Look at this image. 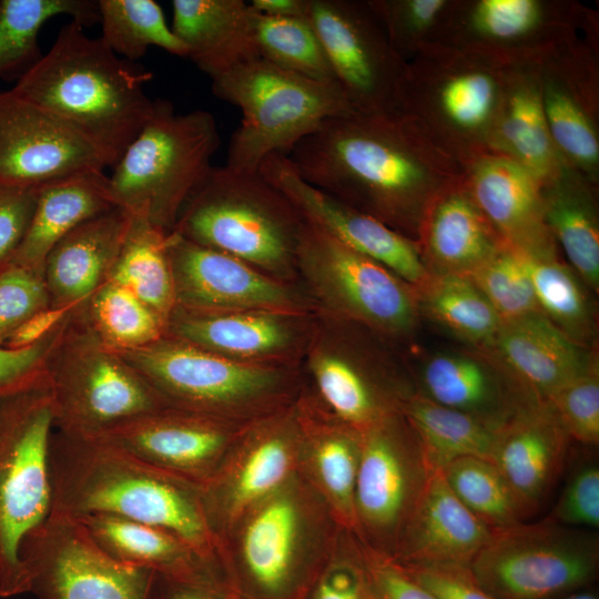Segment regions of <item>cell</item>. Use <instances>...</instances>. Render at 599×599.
I'll use <instances>...</instances> for the list:
<instances>
[{"instance_id": "obj_1", "label": "cell", "mask_w": 599, "mask_h": 599, "mask_svg": "<svg viewBox=\"0 0 599 599\" xmlns=\"http://www.w3.org/2000/svg\"><path fill=\"white\" fill-rule=\"evenodd\" d=\"M285 155L309 184L414 241L430 201L464 174L403 114L327 119Z\"/></svg>"}, {"instance_id": "obj_2", "label": "cell", "mask_w": 599, "mask_h": 599, "mask_svg": "<svg viewBox=\"0 0 599 599\" xmlns=\"http://www.w3.org/2000/svg\"><path fill=\"white\" fill-rule=\"evenodd\" d=\"M49 468L50 514L74 519L102 514L158 526L219 564L200 485L144 463L103 439L70 436L55 429L50 440Z\"/></svg>"}, {"instance_id": "obj_3", "label": "cell", "mask_w": 599, "mask_h": 599, "mask_svg": "<svg viewBox=\"0 0 599 599\" xmlns=\"http://www.w3.org/2000/svg\"><path fill=\"white\" fill-rule=\"evenodd\" d=\"M329 507L296 473L216 538L232 599H305L341 530Z\"/></svg>"}, {"instance_id": "obj_4", "label": "cell", "mask_w": 599, "mask_h": 599, "mask_svg": "<svg viewBox=\"0 0 599 599\" xmlns=\"http://www.w3.org/2000/svg\"><path fill=\"white\" fill-rule=\"evenodd\" d=\"M151 78L70 20L12 90L81 133L112 169L153 111Z\"/></svg>"}, {"instance_id": "obj_5", "label": "cell", "mask_w": 599, "mask_h": 599, "mask_svg": "<svg viewBox=\"0 0 599 599\" xmlns=\"http://www.w3.org/2000/svg\"><path fill=\"white\" fill-rule=\"evenodd\" d=\"M510 63L438 43L407 61L400 114L464 167L491 152Z\"/></svg>"}, {"instance_id": "obj_6", "label": "cell", "mask_w": 599, "mask_h": 599, "mask_svg": "<svg viewBox=\"0 0 599 599\" xmlns=\"http://www.w3.org/2000/svg\"><path fill=\"white\" fill-rule=\"evenodd\" d=\"M115 352L170 406L235 423L251 424L278 413L301 395L282 368L235 361L167 335Z\"/></svg>"}, {"instance_id": "obj_7", "label": "cell", "mask_w": 599, "mask_h": 599, "mask_svg": "<svg viewBox=\"0 0 599 599\" xmlns=\"http://www.w3.org/2000/svg\"><path fill=\"white\" fill-rule=\"evenodd\" d=\"M220 144L210 112L179 114L170 102L154 101L151 115L108 175L114 205L172 232L184 204L212 170Z\"/></svg>"}, {"instance_id": "obj_8", "label": "cell", "mask_w": 599, "mask_h": 599, "mask_svg": "<svg viewBox=\"0 0 599 599\" xmlns=\"http://www.w3.org/2000/svg\"><path fill=\"white\" fill-rule=\"evenodd\" d=\"M212 91L241 109L225 166L258 172L274 153L287 154L327 119L353 113L335 82L314 81L261 58L212 79Z\"/></svg>"}, {"instance_id": "obj_9", "label": "cell", "mask_w": 599, "mask_h": 599, "mask_svg": "<svg viewBox=\"0 0 599 599\" xmlns=\"http://www.w3.org/2000/svg\"><path fill=\"white\" fill-rule=\"evenodd\" d=\"M304 220L258 172L213 166L172 232L250 265L277 270L295 258Z\"/></svg>"}, {"instance_id": "obj_10", "label": "cell", "mask_w": 599, "mask_h": 599, "mask_svg": "<svg viewBox=\"0 0 599 599\" xmlns=\"http://www.w3.org/2000/svg\"><path fill=\"white\" fill-rule=\"evenodd\" d=\"M54 429L47 375L0 396V597L29 592L23 539L50 515Z\"/></svg>"}, {"instance_id": "obj_11", "label": "cell", "mask_w": 599, "mask_h": 599, "mask_svg": "<svg viewBox=\"0 0 599 599\" xmlns=\"http://www.w3.org/2000/svg\"><path fill=\"white\" fill-rule=\"evenodd\" d=\"M45 375L54 429L70 436L97 438L170 406L74 311L49 355Z\"/></svg>"}, {"instance_id": "obj_12", "label": "cell", "mask_w": 599, "mask_h": 599, "mask_svg": "<svg viewBox=\"0 0 599 599\" xmlns=\"http://www.w3.org/2000/svg\"><path fill=\"white\" fill-rule=\"evenodd\" d=\"M598 569V535L549 517L493 529L469 565L474 579L495 599H555L588 588Z\"/></svg>"}, {"instance_id": "obj_13", "label": "cell", "mask_w": 599, "mask_h": 599, "mask_svg": "<svg viewBox=\"0 0 599 599\" xmlns=\"http://www.w3.org/2000/svg\"><path fill=\"white\" fill-rule=\"evenodd\" d=\"M359 433L353 535L392 558L435 469L399 410Z\"/></svg>"}, {"instance_id": "obj_14", "label": "cell", "mask_w": 599, "mask_h": 599, "mask_svg": "<svg viewBox=\"0 0 599 599\" xmlns=\"http://www.w3.org/2000/svg\"><path fill=\"white\" fill-rule=\"evenodd\" d=\"M588 32L598 14L577 1L451 0L432 43L520 63Z\"/></svg>"}, {"instance_id": "obj_15", "label": "cell", "mask_w": 599, "mask_h": 599, "mask_svg": "<svg viewBox=\"0 0 599 599\" xmlns=\"http://www.w3.org/2000/svg\"><path fill=\"white\" fill-rule=\"evenodd\" d=\"M306 18L353 111L400 114L407 60L394 49L367 0H308Z\"/></svg>"}, {"instance_id": "obj_16", "label": "cell", "mask_w": 599, "mask_h": 599, "mask_svg": "<svg viewBox=\"0 0 599 599\" xmlns=\"http://www.w3.org/2000/svg\"><path fill=\"white\" fill-rule=\"evenodd\" d=\"M29 592L39 599H152L156 575L105 554L73 518L50 514L22 541Z\"/></svg>"}, {"instance_id": "obj_17", "label": "cell", "mask_w": 599, "mask_h": 599, "mask_svg": "<svg viewBox=\"0 0 599 599\" xmlns=\"http://www.w3.org/2000/svg\"><path fill=\"white\" fill-rule=\"evenodd\" d=\"M298 451L295 404L244 428L201 485L203 511L215 545L244 511L297 473Z\"/></svg>"}, {"instance_id": "obj_18", "label": "cell", "mask_w": 599, "mask_h": 599, "mask_svg": "<svg viewBox=\"0 0 599 599\" xmlns=\"http://www.w3.org/2000/svg\"><path fill=\"white\" fill-rule=\"evenodd\" d=\"M295 258L318 294L343 313L387 332L414 324L415 301L404 281L305 221Z\"/></svg>"}, {"instance_id": "obj_19", "label": "cell", "mask_w": 599, "mask_h": 599, "mask_svg": "<svg viewBox=\"0 0 599 599\" xmlns=\"http://www.w3.org/2000/svg\"><path fill=\"white\" fill-rule=\"evenodd\" d=\"M599 32L580 33L538 59L542 106L565 165L599 182Z\"/></svg>"}, {"instance_id": "obj_20", "label": "cell", "mask_w": 599, "mask_h": 599, "mask_svg": "<svg viewBox=\"0 0 599 599\" xmlns=\"http://www.w3.org/2000/svg\"><path fill=\"white\" fill-rule=\"evenodd\" d=\"M110 167L81 133L12 89L0 91V182L39 187Z\"/></svg>"}, {"instance_id": "obj_21", "label": "cell", "mask_w": 599, "mask_h": 599, "mask_svg": "<svg viewBox=\"0 0 599 599\" xmlns=\"http://www.w3.org/2000/svg\"><path fill=\"white\" fill-rule=\"evenodd\" d=\"M302 219L351 250L377 262L402 281L423 286L430 274L416 241L302 179L287 156L274 153L258 169Z\"/></svg>"}, {"instance_id": "obj_22", "label": "cell", "mask_w": 599, "mask_h": 599, "mask_svg": "<svg viewBox=\"0 0 599 599\" xmlns=\"http://www.w3.org/2000/svg\"><path fill=\"white\" fill-rule=\"evenodd\" d=\"M247 425L167 406L97 438L201 486Z\"/></svg>"}, {"instance_id": "obj_23", "label": "cell", "mask_w": 599, "mask_h": 599, "mask_svg": "<svg viewBox=\"0 0 599 599\" xmlns=\"http://www.w3.org/2000/svg\"><path fill=\"white\" fill-rule=\"evenodd\" d=\"M169 260L177 307L195 312L290 313L297 298L284 286L229 254L169 233Z\"/></svg>"}, {"instance_id": "obj_24", "label": "cell", "mask_w": 599, "mask_h": 599, "mask_svg": "<svg viewBox=\"0 0 599 599\" xmlns=\"http://www.w3.org/2000/svg\"><path fill=\"white\" fill-rule=\"evenodd\" d=\"M567 443L545 402L519 408L500 426L490 460L508 484L522 519L539 510L555 488Z\"/></svg>"}, {"instance_id": "obj_25", "label": "cell", "mask_w": 599, "mask_h": 599, "mask_svg": "<svg viewBox=\"0 0 599 599\" xmlns=\"http://www.w3.org/2000/svg\"><path fill=\"white\" fill-rule=\"evenodd\" d=\"M463 170L474 202L506 245L526 251L556 246L544 222L542 184L531 172L494 152Z\"/></svg>"}, {"instance_id": "obj_26", "label": "cell", "mask_w": 599, "mask_h": 599, "mask_svg": "<svg viewBox=\"0 0 599 599\" xmlns=\"http://www.w3.org/2000/svg\"><path fill=\"white\" fill-rule=\"evenodd\" d=\"M491 534L434 470L392 559L404 568L469 567Z\"/></svg>"}, {"instance_id": "obj_27", "label": "cell", "mask_w": 599, "mask_h": 599, "mask_svg": "<svg viewBox=\"0 0 599 599\" xmlns=\"http://www.w3.org/2000/svg\"><path fill=\"white\" fill-rule=\"evenodd\" d=\"M295 412L300 428L297 473L326 502L338 524L353 532L361 433L302 394Z\"/></svg>"}, {"instance_id": "obj_28", "label": "cell", "mask_w": 599, "mask_h": 599, "mask_svg": "<svg viewBox=\"0 0 599 599\" xmlns=\"http://www.w3.org/2000/svg\"><path fill=\"white\" fill-rule=\"evenodd\" d=\"M130 224L120 207L78 225L49 252L43 281L50 306L79 309L108 281Z\"/></svg>"}, {"instance_id": "obj_29", "label": "cell", "mask_w": 599, "mask_h": 599, "mask_svg": "<svg viewBox=\"0 0 599 599\" xmlns=\"http://www.w3.org/2000/svg\"><path fill=\"white\" fill-rule=\"evenodd\" d=\"M77 520L92 540L119 562L151 570L166 580L226 588L217 562L166 529L102 514L83 516Z\"/></svg>"}, {"instance_id": "obj_30", "label": "cell", "mask_w": 599, "mask_h": 599, "mask_svg": "<svg viewBox=\"0 0 599 599\" xmlns=\"http://www.w3.org/2000/svg\"><path fill=\"white\" fill-rule=\"evenodd\" d=\"M416 243L426 266L463 275H469L506 245L474 202L463 176L430 201Z\"/></svg>"}, {"instance_id": "obj_31", "label": "cell", "mask_w": 599, "mask_h": 599, "mask_svg": "<svg viewBox=\"0 0 599 599\" xmlns=\"http://www.w3.org/2000/svg\"><path fill=\"white\" fill-rule=\"evenodd\" d=\"M490 343L537 402H545L592 366L581 345L541 312L502 323Z\"/></svg>"}, {"instance_id": "obj_32", "label": "cell", "mask_w": 599, "mask_h": 599, "mask_svg": "<svg viewBox=\"0 0 599 599\" xmlns=\"http://www.w3.org/2000/svg\"><path fill=\"white\" fill-rule=\"evenodd\" d=\"M173 32L184 42L190 59L214 79L258 59L252 8L243 0H174Z\"/></svg>"}, {"instance_id": "obj_33", "label": "cell", "mask_w": 599, "mask_h": 599, "mask_svg": "<svg viewBox=\"0 0 599 599\" xmlns=\"http://www.w3.org/2000/svg\"><path fill=\"white\" fill-rule=\"evenodd\" d=\"M491 152L517 162L541 184L565 165L548 129L537 61L508 65Z\"/></svg>"}, {"instance_id": "obj_34", "label": "cell", "mask_w": 599, "mask_h": 599, "mask_svg": "<svg viewBox=\"0 0 599 599\" xmlns=\"http://www.w3.org/2000/svg\"><path fill=\"white\" fill-rule=\"evenodd\" d=\"M290 315L270 311L195 312L175 306L165 335L241 362L286 351L295 338Z\"/></svg>"}, {"instance_id": "obj_35", "label": "cell", "mask_w": 599, "mask_h": 599, "mask_svg": "<svg viewBox=\"0 0 599 599\" xmlns=\"http://www.w3.org/2000/svg\"><path fill=\"white\" fill-rule=\"evenodd\" d=\"M116 207L104 171H90L38 187L35 207L11 264L43 275L53 246L83 222Z\"/></svg>"}, {"instance_id": "obj_36", "label": "cell", "mask_w": 599, "mask_h": 599, "mask_svg": "<svg viewBox=\"0 0 599 599\" xmlns=\"http://www.w3.org/2000/svg\"><path fill=\"white\" fill-rule=\"evenodd\" d=\"M598 183L568 165L542 183L544 222L573 272L599 285Z\"/></svg>"}, {"instance_id": "obj_37", "label": "cell", "mask_w": 599, "mask_h": 599, "mask_svg": "<svg viewBox=\"0 0 599 599\" xmlns=\"http://www.w3.org/2000/svg\"><path fill=\"white\" fill-rule=\"evenodd\" d=\"M399 412L416 433L435 470H441L460 457L490 460L498 430L504 424L445 407L424 395L405 397Z\"/></svg>"}, {"instance_id": "obj_38", "label": "cell", "mask_w": 599, "mask_h": 599, "mask_svg": "<svg viewBox=\"0 0 599 599\" xmlns=\"http://www.w3.org/2000/svg\"><path fill=\"white\" fill-rule=\"evenodd\" d=\"M167 243V232L142 216L130 215L108 278L129 290L165 322L176 305Z\"/></svg>"}, {"instance_id": "obj_39", "label": "cell", "mask_w": 599, "mask_h": 599, "mask_svg": "<svg viewBox=\"0 0 599 599\" xmlns=\"http://www.w3.org/2000/svg\"><path fill=\"white\" fill-rule=\"evenodd\" d=\"M425 395L445 407L468 413L497 424L505 423L515 409L488 368L469 356L440 354L424 366Z\"/></svg>"}, {"instance_id": "obj_40", "label": "cell", "mask_w": 599, "mask_h": 599, "mask_svg": "<svg viewBox=\"0 0 599 599\" xmlns=\"http://www.w3.org/2000/svg\"><path fill=\"white\" fill-rule=\"evenodd\" d=\"M62 14L84 28L100 21L98 1H0V78L18 80L41 58L40 30L48 20Z\"/></svg>"}, {"instance_id": "obj_41", "label": "cell", "mask_w": 599, "mask_h": 599, "mask_svg": "<svg viewBox=\"0 0 599 599\" xmlns=\"http://www.w3.org/2000/svg\"><path fill=\"white\" fill-rule=\"evenodd\" d=\"M311 368L319 396L316 400L338 420L358 432L399 410L402 398L380 389L339 355L317 353Z\"/></svg>"}, {"instance_id": "obj_42", "label": "cell", "mask_w": 599, "mask_h": 599, "mask_svg": "<svg viewBox=\"0 0 599 599\" xmlns=\"http://www.w3.org/2000/svg\"><path fill=\"white\" fill-rule=\"evenodd\" d=\"M77 315L109 348L146 346L165 335L166 322L125 287L106 281L77 311Z\"/></svg>"}, {"instance_id": "obj_43", "label": "cell", "mask_w": 599, "mask_h": 599, "mask_svg": "<svg viewBox=\"0 0 599 599\" xmlns=\"http://www.w3.org/2000/svg\"><path fill=\"white\" fill-rule=\"evenodd\" d=\"M539 311L561 332L581 345L591 328L586 292L572 268L559 262L556 246L520 250Z\"/></svg>"}, {"instance_id": "obj_44", "label": "cell", "mask_w": 599, "mask_h": 599, "mask_svg": "<svg viewBox=\"0 0 599 599\" xmlns=\"http://www.w3.org/2000/svg\"><path fill=\"white\" fill-rule=\"evenodd\" d=\"M100 39L126 61L141 59L150 47L187 58V48L166 23L153 0H99Z\"/></svg>"}, {"instance_id": "obj_45", "label": "cell", "mask_w": 599, "mask_h": 599, "mask_svg": "<svg viewBox=\"0 0 599 599\" xmlns=\"http://www.w3.org/2000/svg\"><path fill=\"white\" fill-rule=\"evenodd\" d=\"M252 11L254 41L261 59L314 81L337 83L322 42L306 17H271Z\"/></svg>"}, {"instance_id": "obj_46", "label": "cell", "mask_w": 599, "mask_h": 599, "mask_svg": "<svg viewBox=\"0 0 599 599\" xmlns=\"http://www.w3.org/2000/svg\"><path fill=\"white\" fill-rule=\"evenodd\" d=\"M422 287L427 313L461 338L491 342L500 328L499 316L467 275L437 273Z\"/></svg>"}, {"instance_id": "obj_47", "label": "cell", "mask_w": 599, "mask_h": 599, "mask_svg": "<svg viewBox=\"0 0 599 599\" xmlns=\"http://www.w3.org/2000/svg\"><path fill=\"white\" fill-rule=\"evenodd\" d=\"M441 473L456 497L489 528L501 529L522 522L511 490L491 460L460 457Z\"/></svg>"}, {"instance_id": "obj_48", "label": "cell", "mask_w": 599, "mask_h": 599, "mask_svg": "<svg viewBox=\"0 0 599 599\" xmlns=\"http://www.w3.org/2000/svg\"><path fill=\"white\" fill-rule=\"evenodd\" d=\"M499 316L501 324L540 312L521 252L504 245L467 275Z\"/></svg>"}, {"instance_id": "obj_49", "label": "cell", "mask_w": 599, "mask_h": 599, "mask_svg": "<svg viewBox=\"0 0 599 599\" xmlns=\"http://www.w3.org/2000/svg\"><path fill=\"white\" fill-rule=\"evenodd\" d=\"M451 0H367L394 49L407 61L434 37Z\"/></svg>"}, {"instance_id": "obj_50", "label": "cell", "mask_w": 599, "mask_h": 599, "mask_svg": "<svg viewBox=\"0 0 599 599\" xmlns=\"http://www.w3.org/2000/svg\"><path fill=\"white\" fill-rule=\"evenodd\" d=\"M305 599H374L358 540L343 528Z\"/></svg>"}, {"instance_id": "obj_51", "label": "cell", "mask_w": 599, "mask_h": 599, "mask_svg": "<svg viewBox=\"0 0 599 599\" xmlns=\"http://www.w3.org/2000/svg\"><path fill=\"white\" fill-rule=\"evenodd\" d=\"M545 403L568 437L585 445H598L599 377L593 365L554 392Z\"/></svg>"}, {"instance_id": "obj_52", "label": "cell", "mask_w": 599, "mask_h": 599, "mask_svg": "<svg viewBox=\"0 0 599 599\" xmlns=\"http://www.w3.org/2000/svg\"><path fill=\"white\" fill-rule=\"evenodd\" d=\"M50 306L43 275L10 264L0 272V346L32 315Z\"/></svg>"}, {"instance_id": "obj_53", "label": "cell", "mask_w": 599, "mask_h": 599, "mask_svg": "<svg viewBox=\"0 0 599 599\" xmlns=\"http://www.w3.org/2000/svg\"><path fill=\"white\" fill-rule=\"evenodd\" d=\"M556 522L576 528L599 527V468L579 467L569 478L550 516Z\"/></svg>"}, {"instance_id": "obj_54", "label": "cell", "mask_w": 599, "mask_h": 599, "mask_svg": "<svg viewBox=\"0 0 599 599\" xmlns=\"http://www.w3.org/2000/svg\"><path fill=\"white\" fill-rule=\"evenodd\" d=\"M70 315L51 333L30 346L22 348L0 346V396L31 385L45 375L49 355L57 345Z\"/></svg>"}, {"instance_id": "obj_55", "label": "cell", "mask_w": 599, "mask_h": 599, "mask_svg": "<svg viewBox=\"0 0 599 599\" xmlns=\"http://www.w3.org/2000/svg\"><path fill=\"white\" fill-rule=\"evenodd\" d=\"M38 187H19L0 182V272L11 261L28 230Z\"/></svg>"}, {"instance_id": "obj_56", "label": "cell", "mask_w": 599, "mask_h": 599, "mask_svg": "<svg viewBox=\"0 0 599 599\" xmlns=\"http://www.w3.org/2000/svg\"><path fill=\"white\" fill-rule=\"evenodd\" d=\"M359 546L374 599H438L392 558Z\"/></svg>"}, {"instance_id": "obj_57", "label": "cell", "mask_w": 599, "mask_h": 599, "mask_svg": "<svg viewBox=\"0 0 599 599\" xmlns=\"http://www.w3.org/2000/svg\"><path fill=\"white\" fill-rule=\"evenodd\" d=\"M404 569L438 599H495L477 583L469 567L428 566Z\"/></svg>"}, {"instance_id": "obj_58", "label": "cell", "mask_w": 599, "mask_h": 599, "mask_svg": "<svg viewBox=\"0 0 599 599\" xmlns=\"http://www.w3.org/2000/svg\"><path fill=\"white\" fill-rule=\"evenodd\" d=\"M73 311L49 306L27 319L4 343L7 348L30 346L58 327Z\"/></svg>"}, {"instance_id": "obj_59", "label": "cell", "mask_w": 599, "mask_h": 599, "mask_svg": "<svg viewBox=\"0 0 599 599\" xmlns=\"http://www.w3.org/2000/svg\"><path fill=\"white\" fill-rule=\"evenodd\" d=\"M152 599H230V595L220 585L173 581L156 576Z\"/></svg>"}, {"instance_id": "obj_60", "label": "cell", "mask_w": 599, "mask_h": 599, "mask_svg": "<svg viewBox=\"0 0 599 599\" xmlns=\"http://www.w3.org/2000/svg\"><path fill=\"white\" fill-rule=\"evenodd\" d=\"M251 8L271 17H306L308 0H252Z\"/></svg>"}, {"instance_id": "obj_61", "label": "cell", "mask_w": 599, "mask_h": 599, "mask_svg": "<svg viewBox=\"0 0 599 599\" xmlns=\"http://www.w3.org/2000/svg\"><path fill=\"white\" fill-rule=\"evenodd\" d=\"M555 599H599V596L597 591L589 588H583L580 590L566 593L564 596L557 597Z\"/></svg>"}, {"instance_id": "obj_62", "label": "cell", "mask_w": 599, "mask_h": 599, "mask_svg": "<svg viewBox=\"0 0 599 599\" xmlns=\"http://www.w3.org/2000/svg\"><path fill=\"white\" fill-rule=\"evenodd\" d=\"M230 599H232V598L230 597Z\"/></svg>"}]
</instances>
